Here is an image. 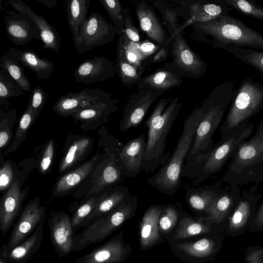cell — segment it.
<instances>
[{"label": "cell", "instance_id": "60d3db41", "mask_svg": "<svg viewBox=\"0 0 263 263\" xmlns=\"http://www.w3.org/2000/svg\"><path fill=\"white\" fill-rule=\"evenodd\" d=\"M232 205L233 200L230 196L227 195L218 196L206 213V216L200 218V220L208 223H220L226 219Z\"/></svg>", "mask_w": 263, "mask_h": 263}, {"label": "cell", "instance_id": "6f0895ef", "mask_svg": "<svg viewBox=\"0 0 263 263\" xmlns=\"http://www.w3.org/2000/svg\"><path fill=\"white\" fill-rule=\"evenodd\" d=\"M254 226L255 228L253 230L254 231L263 230V203L255 217Z\"/></svg>", "mask_w": 263, "mask_h": 263}, {"label": "cell", "instance_id": "ba28073f", "mask_svg": "<svg viewBox=\"0 0 263 263\" xmlns=\"http://www.w3.org/2000/svg\"><path fill=\"white\" fill-rule=\"evenodd\" d=\"M182 33L170 38L172 60L164 65L182 76L197 79L204 74L208 64L190 47Z\"/></svg>", "mask_w": 263, "mask_h": 263}, {"label": "cell", "instance_id": "d590c367", "mask_svg": "<svg viewBox=\"0 0 263 263\" xmlns=\"http://www.w3.org/2000/svg\"><path fill=\"white\" fill-rule=\"evenodd\" d=\"M263 152V138L256 136L239 148L235 157V163L241 166L250 164Z\"/></svg>", "mask_w": 263, "mask_h": 263}, {"label": "cell", "instance_id": "ee69618b", "mask_svg": "<svg viewBox=\"0 0 263 263\" xmlns=\"http://www.w3.org/2000/svg\"><path fill=\"white\" fill-rule=\"evenodd\" d=\"M16 119V108L8 111L1 109L0 112V148L1 151L12 142V127Z\"/></svg>", "mask_w": 263, "mask_h": 263}, {"label": "cell", "instance_id": "f1b7e54d", "mask_svg": "<svg viewBox=\"0 0 263 263\" xmlns=\"http://www.w3.org/2000/svg\"><path fill=\"white\" fill-rule=\"evenodd\" d=\"M44 221L24 241L9 250V257L12 263H26L38 251L43 239Z\"/></svg>", "mask_w": 263, "mask_h": 263}, {"label": "cell", "instance_id": "d6a6232c", "mask_svg": "<svg viewBox=\"0 0 263 263\" xmlns=\"http://www.w3.org/2000/svg\"><path fill=\"white\" fill-rule=\"evenodd\" d=\"M95 162V158L90 160L62 177L55 185V193H65L80 184L92 172Z\"/></svg>", "mask_w": 263, "mask_h": 263}, {"label": "cell", "instance_id": "db71d44e", "mask_svg": "<svg viewBox=\"0 0 263 263\" xmlns=\"http://www.w3.org/2000/svg\"><path fill=\"white\" fill-rule=\"evenodd\" d=\"M171 53L170 42L167 43L161 48L155 54L146 59L143 63L146 66L153 64H157L166 60Z\"/></svg>", "mask_w": 263, "mask_h": 263}, {"label": "cell", "instance_id": "7bdbcfd3", "mask_svg": "<svg viewBox=\"0 0 263 263\" xmlns=\"http://www.w3.org/2000/svg\"><path fill=\"white\" fill-rule=\"evenodd\" d=\"M0 67L7 70L24 91L28 92L31 90V84L24 72V66L18 61L6 54H4L0 59Z\"/></svg>", "mask_w": 263, "mask_h": 263}, {"label": "cell", "instance_id": "74e56055", "mask_svg": "<svg viewBox=\"0 0 263 263\" xmlns=\"http://www.w3.org/2000/svg\"><path fill=\"white\" fill-rule=\"evenodd\" d=\"M211 231L210 225L202 221H195L189 217H183L179 221L174 233L175 239H184L193 236L208 233Z\"/></svg>", "mask_w": 263, "mask_h": 263}, {"label": "cell", "instance_id": "2e32d148", "mask_svg": "<svg viewBox=\"0 0 263 263\" xmlns=\"http://www.w3.org/2000/svg\"><path fill=\"white\" fill-rule=\"evenodd\" d=\"M48 220L50 240L58 257L72 252L74 233L69 216L63 212L54 213Z\"/></svg>", "mask_w": 263, "mask_h": 263}, {"label": "cell", "instance_id": "b9f144b4", "mask_svg": "<svg viewBox=\"0 0 263 263\" xmlns=\"http://www.w3.org/2000/svg\"><path fill=\"white\" fill-rule=\"evenodd\" d=\"M25 93L20 85L10 75L7 70H0V104H8V99Z\"/></svg>", "mask_w": 263, "mask_h": 263}, {"label": "cell", "instance_id": "c3c4849f", "mask_svg": "<svg viewBox=\"0 0 263 263\" xmlns=\"http://www.w3.org/2000/svg\"><path fill=\"white\" fill-rule=\"evenodd\" d=\"M179 219V212L175 204L164 205L159 219L161 235L169 233L176 226Z\"/></svg>", "mask_w": 263, "mask_h": 263}, {"label": "cell", "instance_id": "681fc988", "mask_svg": "<svg viewBox=\"0 0 263 263\" xmlns=\"http://www.w3.org/2000/svg\"><path fill=\"white\" fill-rule=\"evenodd\" d=\"M129 10L128 8H124L123 14L124 17V28L122 35L126 40L135 43L140 42V36L138 29L133 23Z\"/></svg>", "mask_w": 263, "mask_h": 263}, {"label": "cell", "instance_id": "30bf717a", "mask_svg": "<svg viewBox=\"0 0 263 263\" xmlns=\"http://www.w3.org/2000/svg\"><path fill=\"white\" fill-rule=\"evenodd\" d=\"M137 89L136 93L128 97L124 106L119 124L121 132L138 126L152 104L165 92L153 89Z\"/></svg>", "mask_w": 263, "mask_h": 263}, {"label": "cell", "instance_id": "816d5d0a", "mask_svg": "<svg viewBox=\"0 0 263 263\" xmlns=\"http://www.w3.org/2000/svg\"><path fill=\"white\" fill-rule=\"evenodd\" d=\"M13 181V171L8 161L5 162L0 170V191L8 190Z\"/></svg>", "mask_w": 263, "mask_h": 263}, {"label": "cell", "instance_id": "83f0119b", "mask_svg": "<svg viewBox=\"0 0 263 263\" xmlns=\"http://www.w3.org/2000/svg\"><path fill=\"white\" fill-rule=\"evenodd\" d=\"M148 2L160 13L170 38L178 32H181V24L179 23V17H182L179 0H158Z\"/></svg>", "mask_w": 263, "mask_h": 263}, {"label": "cell", "instance_id": "277c9868", "mask_svg": "<svg viewBox=\"0 0 263 263\" xmlns=\"http://www.w3.org/2000/svg\"><path fill=\"white\" fill-rule=\"evenodd\" d=\"M202 119L200 106H196L185 119L176 147L167 162L147 180V184L167 195H174L180 187V176L184 160Z\"/></svg>", "mask_w": 263, "mask_h": 263}, {"label": "cell", "instance_id": "e0dca14e", "mask_svg": "<svg viewBox=\"0 0 263 263\" xmlns=\"http://www.w3.org/2000/svg\"><path fill=\"white\" fill-rule=\"evenodd\" d=\"M116 65L105 57H95L79 64L72 74L78 83L89 84L101 82L113 77Z\"/></svg>", "mask_w": 263, "mask_h": 263}, {"label": "cell", "instance_id": "603a6c76", "mask_svg": "<svg viewBox=\"0 0 263 263\" xmlns=\"http://www.w3.org/2000/svg\"><path fill=\"white\" fill-rule=\"evenodd\" d=\"M119 101L111 98L83 109L71 116L83 126L107 122L109 116L118 110Z\"/></svg>", "mask_w": 263, "mask_h": 263}, {"label": "cell", "instance_id": "7dc6e473", "mask_svg": "<svg viewBox=\"0 0 263 263\" xmlns=\"http://www.w3.org/2000/svg\"><path fill=\"white\" fill-rule=\"evenodd\" d=\"M102 196L97 198L92 197L77 210L71 219L73 233L83 227L85 221L96 208Z\"/></svg>", "mask_w": 263, "mask_h": 263}, {"label": "cell", "instance_id": "836d02e7", "mask_svg": "<svg viewBox=\"0 0 263 263\" xmlns=\"http://www.w3.org/2000/svg\"><path fill=\"white\" fill-rule=\"evenodd\" d=\"M251 215V206L247 201L239 202L234 212L230 217L228 233L232 236L242 234L246 229Z\"/></svg>", "mask_w": 263, "mask_h": 263}, {"label": "cell", "instance_id": "7c38bea8", "mask_svg": "<svg viewBox=\"0 0 263 263\" xmlns=\"http://www.w3.org/2000/svg\"><path fill=\"white\" fill-rule=\"evenodd\" d=\"M132 252L121 231L102 246L75 259L77 263H122Z\"/></svg>", "mask_w": 263, "mask_h": 263}, {"label": "cell", "instance_id": "ffe728a7", "mask_svg": "<svg viewBox=\"0 0 263 263\" xmlns=\"http://www.w3.org/2000/svg\"><path fill=\"white\" fill-rule=\"evenodd\" d=\"M24 195L16 180H13L3 195L0 204V229L4 235L13 224L20 211Z\"/></svg>", "mask_w": 263, "mask_h": 263}, {"label": "cell", "instance_id": "91938a15", "mask_svg": "<svg viewBox=\"0 0 263 263\" xmlns=\"http://www.w3.org/2000/svg\"><path fill=\"white\" fill-rule=\"evenodd\" d=\"M40 3L45 6L48 9H51L55 8L57 4V0H36Z\"/></svg>", "mask_w": 263, "mask_h": 263}, {"label": "cell", "instance_id": "5b68a950", "mask_svg": "<svg viewBox=\"0 0 263 263\" xmlns=\"http://www.w3.org/2000/svg\"><path fill=\"white\" fill-rule=\"evenodd\" d=\"M138 201L137 196H131L112 211L85 226L80 233L74 235L72 252L102 241L110 236L135 214Z\"/></svg>", "mask_w": 263, "mask_h": 263}, {"label": "cell", "instance_id": "11a10c76", "mask_svg": "<svg viewBox=\"0 0 263 263\" xmlns=\"http://www.w3.org/2000/svg\"><path fill=\"white\" fill-rule=\"evenodd\" d=\"M137 48L145 60L153 54L156 53L161 47L158 45H155L153 43L148 41H144L137 43Z\"/></svg>", "mask_w": 263, "mask_h": 263}, {"label": "cell", "instance_id": "680465c9", "mask_svg": "<svg viewBox=\"0 0 263 263\" xmlns=\"http://www.w3.org/2000/svg\"><path fill=\"white\" fill-rule=\"evenodd\" d=\"M9 250L7 244H4L0 251V263H12L9 257Z\"/></svg>", "mask_w": 263, "mask_h": 263}, {"label": "cell", "instance_id": "d6986e66", "mask_svg": "<svg viewBox=\"0 0 263 263\" xmlns=\"http://www.w3.org/2000/svg\"><path fill=\"white\" fill-rule=\"evenodd\" d=\"M135 9L140 27L148 37L160 47L170 42L168 33L148 1L138 2Z\"/></svg>", "mask_w": 263, "mask_h": 263}, {"label": "cell", "instance_id": "44dd1931", "mask_svg": "<svg viewBox=\"0 0 263 263\" xmlns=\"http://www.w3.org/2000/svg\"><path fill=\"white\" fill-rule=\"evenodd\" d=\"M164 205H152L145 212L140 224L139 241L141 249L147 250L162 240L159 219Z\"/></svg>", "mask_w": 263, "mask_h": 263}, {"label": "cell", "instance_id": "cb8c5ba5", "mask_svg": "<svg viewBox=\"0 0 263 263\" xmlns=\"http://www.w3.org/2000/svg\"><path fill=\"white\" fill-rule=\"evenodd\" d=\"M6 54L18 61L24 67L34 71L38 79H50L55 68L52 61L47 58L39 57L31 50H21L11 48Z\"/></svg>", "mask_w": 263, "mask_h": 263}, {"label": "cell", "instance_id": "f546056e", "mask_svg": "<svg viewBox=\"0 0 263 263\" xmlns=\"http://www.w3.org/2000/svg\"><path fill=\"white\" fill-rule=\"evenodd\" d=\"M67 23L72 34L73 43L78 36L81 27L87 18L90 0H66Z\"/></svg>", "mask_w": 263, "mask_h": 263}, {"label": "cell", "instance_id": "bcb514c9", "mask_svg": "<svg viewBox=\"0 0 263 263\" xmlns=\"http://www.w3.org/2000/svg\"><path fill=\"white\" fill-rule=\"evenodd\" d=\"M116 27L119 36L122 35L124 28V7L118 0H99Z\"/></svg>", "mask_w": 263, "mask_h": 263}, {"label": "cell", "instance_id": "f6af8a7d", "mask_svg": "<svg viewBox=\"0 0 263 263\" xmlns=\"http://www.w3.org/2000/svg\"><path fill=\"white\" fill-rule=\"evenodd\" d=\"M239 13L259 20H263V7L254 1L222 0Z\"/></svg>", "mask_w": 263, "mask_h": 263}, {"label": "cell", "instance_id": "8fae6325", "mask_svg": "<svg viewBox=\"0 0 263 263\" xmlns=\"http://www.w3.org/2000/svg\"><path fill=\"white\" fill-rule=\"evenodd\" d=\"M111 93L100 88L83 89L76 93L62 96L53 104V110L63 116L73 114L99 102L112 98Z\"/></svg>", "mask_w": 263, "mask_h": 263}, {"label": "cell", "instance_id": "3957f363", "mask_svg": "<svg viewBox=\"0 0 263 263\" xmlns=\"http://www.w3.org/2000/svg\"><path fill=\"white\" fill-rule=\"evenodd\" d=\"M182 105L178 97L162 98L145 122L148 128L142 163V170L145 172H154L170 158L171 153L165 154L167 138Z\"/></svg>", "mask_w": 263, "mask_h": 263}, {"label": "cell", "instance_id": "94428289", "mask_svg": "<svg viewBox=\"0 0 263 263\" xmlns=\"http://www.w3.org/2000/svg\"><path fill=\"white\" fill-rule=\"evenodd\" d=\"M262 263H263V259H262Z\"/></svg>", "mask_w": 263, "mask_h": 263}, {"label": "cell", "instance_id": "9a60e30c", "mask_svg": "<svg viewBox=\"0 0 263 263\" xmlns=\"http://www.w3.org/2000/svg\"><path fill=\"white\" fill-rule=\"evenodd\" d=\"M252 130L251 128H249L239 135L233 136L220 145L211 151L206 158L200 164L202 165L199 168V174L193 180V185H196L210 175L220 170L226 159L234 148L250 134Z\"/></svg>", "mask_w": 263, "mask_h": 263}, {"label": "cell", "instance_id": "f35d334b", "mask_svg": "<svg viewBox=\"0 0 263 263\" xmlns=\"http://www.w3.org/2000/svg\"><path fill=\"white\" fill-rule=\"evenodd\" d=\"M221 49L257 70L263 79V51L249 48L224 47Z\"/></svg>", "mask_w": 263, "mask_h": 263}, {"label": "cell", "instance_id": "f907efd6", "mask_svg": "<svg viewBox=\"0 0 263 263\" xmlns=\"http://www.w3.org/2000/svg\"><path fill=\"white\" fill-rule=\"evenodd\" d=\"M49 95L40 86L35 87L32 91L28 105L37 117L42 111Z\"/></svg>", "mask_w": 263, "mask_h": 263}, {"label": "cell", "instance_id": "9f6ffc18", "mask_svg": "<svg viewBox=\"0 0 263 263\" xmlns=\"http://www.w3.org/2000/svg\"><path fill=\"white\" fill-rule=\"evenodd\" d=\"M263 249L257 248L248 250L246 253L247 263H262Z\"/></svg>", "mask_w": 263, "mask_h": 263}, {"label": "cell", "instance_id": "8d00e7d4", "mask_svg": "<svg viewBox=\"0 0 263 263\" xmlns=\"http://www.w3.org/2000/svg\"><path fill=\"white\" fill-rule=\"evenodd\" d=\"M37 117L28 104L23 112L18 124L16 132L10 146L6 150L5 154H8L15 151L25 140L27 133Z\"/></svg>", "mask_w": 263, "mask_h": 263}, {"label": "cell", "instance_id": "8992f818", "mask_svg": "<svg viewBox=\"0 0 263 263\" xmlns=\"http://www.w3.org/2000/svg\"><path fill=\"white\" fill-rule=\"evenodd\" d=\"M263 108V85L247 78L237 88L231 102L224 125L232 129Z\"/></svg>", "mask_w": 263, "mask_h": 263}, {"label": "cell", "instance_id": "7402d4cb", "mask_svg": "<svg viewBox=\"0 0 263 263\" xmlns=\"http://www.w3.org/2000/svg\"><path fill=\"white\" fill-rule=\"evenodd\" d=\"M8 3L16 11L30 16L35 22L40 31L44 49H49L59 52L61 40L57 30L43 16L37 15L29 6L22 1L9 0Z\"/></svg>", "mask_w": 263, "mask_h": 263}, {"label": "cell", "instance_id": "6da1fadb", "mask_svg": "<svg viewBox=\"0 0 263 263\" xmlns=\"http://www.w3.org/2000/svg\"><path fill=\"white\" fill-rule=\"evenodd\" d=\"M235 83L226 81L217 85L200 106L202 119L197 128L186 157V165L192 168L200 164L211 151L212 139L226 109L237 92Z\"/></svg>", "mask_w": 263, "mask_h": 263}, {"label": "cell", "instance_id": "52a82bcc", "mask_svg": "<svg viewBox=\"0 0 263 263\" xmlns=\"http://www.w3.org/2000/svg\"><path fill=\"white\" fill-rule=\"evenodd\" d=\"M118 34L116 27L99 12H92L82 24L74 46L79 54L106 45Z\"/></svg>", "mask_w": 263, "mask_h": 263}, {"label": "cell", "instance_id": "5bb4252c", "mask_svg": "<svg viewBox=\"0 0 263 263\" xmlns=\"http://www.w3.org/2000/svg\"><path fill=\"white\" fill-rule=\"evenodd\" d=\"M6 12L4 17L6 34L13 44L23 46L33 39L42 41L40 29L30 16L12 10Z\"/></svg>", "mask_w": 263, "mask_h": 263}, {"label": "cell", "instance_id": "f5cc1de1", "mask_svg": "<svg viewBox=\"0 0 263 263\" xmlns=\"http://www.w3.org/2000/svg\"><path fill=\"white\" fill-rule=\"evenodd\" d=\"M54 154V142L50 140L47 144L44 151L40 167L42 173H45L51 166Z\"/></svg>", "mask_w": 263, "mask_h": 263}, {"label": "cell", "instance_id": "7a4b0ae2", "mask_svg": "<svg viewBox=\"0 0 263 263\" xmlns=\"http://www.w3.org/2000/svg\"><path fill=\"white\" fill-rule=\"evenodd\" d=\"M191 27L192 39L210 45L213 49L235 47L263 50V35L231 15Z\"/></svg>", "mask_w": 263, "mask_h": 263}, {"label": "cell", "instance_id": "4dcf8cb0", "mask_svg": "<svg viewBox=\"0 0 263 263\" xmlns=\"http://www.w3.org/2000/svg\"><path fill=\"white\" fill-rule=\"evenodd\" d=\"M116 72L122 83L126 86L131 87L142 77L146 68L139 67L130 63L126 58L121 45L118 43L116 61Z\"/></svg>", "mask_w": 263, "mask_h": 263}, {"label": "cell", "instance_id": "d4e9b609", "mask_svg": "<svg viewBox=\"0 0 263 263\" xmlns=\"http://www.w3.org/2000/svg\"><path fill=\"white\" fill-rule=\"evenodd\" d=\"M182 76L164 65L154 72L142 76L136 84L137 89H153L166 91L179 87L183 82Z\"/></svg>", "mask_w": 263, "mask_h": 263}, {"label": "cell", "instance_id": "ac0fdd59", "mask_svg": "<svg viewBox=\"0 0 263 263\" xmlns=\"http://www.w3.org/2000/svg\"><path fill=\"white\" fill-rule=\"evenodd\" d=\"M146 142L145 134H142L120 147L119 162L125 178H133L142 170Z\"/></svg>", "mask_w": 263, "mask_h": 263}, {"label": "cell", "instance_id": "9c48e42d", "mask_svg": "<svg viewBox=\"0 0 263 263\" xmlns=\"http://www.w3.org/2000/svg\"><path fill=\"white\" fill-rule=\"evenodd\" d=\"M182 17L180 31L195 23H206L228 15L232 9L222 0H179Z\"/></svg>", "mask_w": 263, "mask_h": 263}, {"label": "cell", "instance_id": "1f68e13d", "mask_svg": "<svg viewBox=\"0 0 263 263\" xmlns=\"http://www.w3.org/2000/svg\"><path fill=\"white\" fill-rule=\"evenodd\" d=\"M180 253L190 258H208L217 251L216 242L210 238H203L193 242L175 244Z\"/></svg>", "mask_w": 263, "mask_h": 263}, {"label": "cell", "instance_id": "e575fe53", "mask_svg": "<svg viewBox=\"0 0 263 263\" xmlns=\"http://www.w3.org/2000/svg\"><path fill=\"white\" fill-rule=\"evenodd\" d=\"M91 142L89 138L83 137L77 140L69 147L59 166L63 173L80 161L89 149Z\"/></svg>", "mask_w": 263, "mask_h": 263}, {"label": "cell", "instance_id": "ab89813d", "mask_svg": "<svg viewBox=\"0 0 263 263\" xmlns=\"http://www.w3.org/2000/svg\"><path fill=\"white\" fill-rule=\"evenodd\" d=\"M218 196L212 191L190 189L186 192V199L193 209L206 214Z\"/></svg>", "mask_w": 263, "mask_h": 263}, {"label": "cell", "instance_id": "484cf974", "mask_svg": "<svg viewBox=\"0 0 263 263\" xmlns=\"http://www.w3.org/2000/svg\"><path fill=\"white\" fill-rule=\"evenodd\" d=\"M125 178L120 165L119 155L112 154L101 164L99 175L94 181L90 194L96 193L111 185L120 183Z\"/></svg>", "mask_w": 263, "mask_h": 263}, {"label": "cell", "instance_id": "4fadbf2b", "mask_svg": "<svg viewBox=\"0 0 263 263\" xmlns=\"http://www.w3.org/2000/svg\"><path fill=\"white\" fill-rule=\"evenodd\" d=\"M45 208L40 205L39 198L30 201L22 211L7 243L11 250L24 241L45 218Z\"/></svg>", "mask_w": 263, "mask_h": 263}, {"label": "cell", "instance_id": "4316f807", "mask_svg": "<svg viewBox=\"0 0 263 263\" xmlns=\"http://www.w3.org/2000/svg\"><path fill=\"white\" fill-rule=\"evenodd\" d=\"M131 197L130 191L125 186H117L110 193H105L96 208L85 221V227L95 220L106 215Z\"/></svg>", "mask_w": 263, "mask_h": 263}]
</instances>
